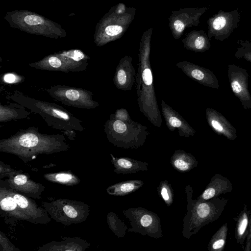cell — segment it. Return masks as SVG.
<instances>
[{
  "label": "cell",
  "mask_w": 251,
  "mask_h": 251,
  "mask_svg": "<svg viewBox=\"0 0 251 251\" xmlns=\"http://www.w3.org/2000/svg\"><path fill=\"white\" fill-rule=\"evenodd\" d=\"M70 146L63 135H48L30 127L22 129L8 138L0 140V151L16 155L25 164L41 154L67 151Z\"/></svg>",
  "instance_id": "cell-1"
},
{
  "label": "cell",
  "mask_w": 251,
  "mask_h": 251,
  "mask_svg": "<svg viewBox=\"0 0 251 251\" xmlns=\"http://www.w3.org/2000/svg\"><path fill=\"white\" fill-rule=\"evenodd\" d=\"M150 28L142 35L139 43L136 85L140 111L154 126L160 128L162 123L157 101L150 61L151 36Z\"/></svg>",
  "instance_id": "cell-2"
},
{
  "label": "cell",
  "mask_w": 251,
  "mask_h": 251,
  "mask_svg": "<svg viewBox=\"0 0 251 251\" xmlns=\"http://www.w3.org/2000/svg\"><path fill=\"white\" fill-rule=\"evenodd\" d=\"M186 212L183 220L182 235L189 239L204 226L217 220L224 211L228 200L214 198L206 201L193 199L192 187H185Z\"/></svg>",
  "instance_id": "cell-3"
},
{
  "label": "cell",
  "mask_w": 251,
  "mask_h": 251,
  "mask_svg": "<svg viewBox=\"0 0 251 251\" xmlns=\"http://www.w3.org/2000/svg\"><path fill=\"white\" fill-rule=\"evenodd\" d=\"M11 98L17 103L39 114L52 128L70 134H75V131H82L84 129L82 122L60 105L35 100L17 91Z\"/></svg>",
  "instance_id": "cell-4"
},
{
  "label": "cell",
  "mask_w": 251,
  "mask_h": 251,
  "mask_svg": "<svg viewBox=\"0 0 251 251\" xmlns=\"http://www.w3.org/2000/svg\"><path fill=\"white\" fill-rule=\"evenodd\" d=\"M136 9L119 3L106 13L97 24L94 43L98 47L120 39L133 20Z\"/></svg>",
  "instance_id": "cell-5"
},
{
  "label": "cell",
  "mask_w": 251,
  "mask_h": 251,
  "mask_svg": "<svg viewBox=\"0 0 251 251\" xmlns=\"http://www.w3.org/2000/svg\"><path fill=\"white\" fill-rule=\"evenodd\" d=\"M148 127L133 121H125L110 118L104 125L106 137L111 144L124 149H137L144 145L150 134Z\"/></svg>",
  "instance_id": "cell-6"
},
{
  "label": "cell",
  "mask_w": 251,
  "mask_h": 251,
  "mask_svg": "<svg viewBox=\"0 0 251 251\" xmlns=\"http://www.w3.org/2000/svg\"><path fill=\"white\" fill-rule=\"evenodd\" d=\"M9 25L26 33L58 39L67 36V33L58 24L28 10L7 12L4 17Z\"/></svg>",
  "instance_id": "cell-7"
},
{
  "label": "cell",
  "mask_w": 251,
  "mask_h": 251,
  "mask_svg": "<svg viewBox=\"0 0 251 251\" xmlns=\"http://www.w3.org/2000/svg\"><path fill=\"white\" fill-rule=\"evenodd\" d=\"M89 58L82 51L72 49L50 54L38 61L29 63L28 65L40 70L78 72L87 69Z\"/></svg>",
  "instance_id": "cell-8"
},
{
  "label": "cell",
  "mask_w": 251,
  "mask_h": 251,
  "mask_svg": "<svg viewBox=\"0 0 251 251\" xmlns=\"http://www.w3.org/2000/svg\"><path fill=\"white\" fill-rule=\"evenodd\" d=\"M42 205L51 219L65 226L82 223L89 215V206L75 200L59 199Z\"/></svg>",
  "instance_id": "cell-9"
},
{
  "label": "cell",
  "mask_w": 251,
  "mask_h": 251,
  "mask_svg": "<svg viewBox=\"0 0 251 251\" xmlns=\"http://www.w3.org/2000/svg\"><path fill=\"white\" fill-rule=\"evenodd\" d=\"M123 214L128 219L131 226L127 232L139 233L155 239L162 237L160 219L155 213L137 207L124 210Z\"/></svg>",
  "instance_id": "cell-10"
},
{
  "label": "cell",
  "mask_w": 251,
  "mask_h": 251,
  "mask_svg": "<svg viewBox=\"0 0 251 251\" xmlns=\"http://www.w3.org/2000/svg\"><path fill=\"white\" fill-rule=\"evenodd\" d=\"M51 97L69 106L84 109H94L99 104L92 98L89 91L65 85H56L47 89Z\"/></svg>",
  "instance_id": "cell-11"
},
{
  "label": "cell",
  "mask_w": 251,
  "mask_h": 251,
  "mask_svg": "<svg viewBox=\"0 0 251 251\" xmlns=\"http://www.w3.org/2000/svg\"><path fill=\"white\" fill-rule=\"evenodd\" d=\"M241 12L237 8L231 11L220 10L207 20L208 37L222 42L228 38L239 25Z\"/></svg>",
  "instance_id": "cell-12"
},
{
  "label": "cell",
  "mask_w": 251,
  "mask_h": 251,
  "mask_svg": "<svg viewBox=\"0 0 251 251\" xmlns=\"http://www.w3.org/2000/svg\"><path fill=\"white\" fill-rule=\"evenodd\" d=\"M208 8L189 7L173 11L169 18V26L174 38L176 40L180 38L187 27L198 26L200 17Z\"/></svg>",
  "instance_id": "cell-13"
},
{
  "label": "cell",
  "mask_w": 251,
  "mask_h": 251,
  "mask_svg": "<svg viewBox=\"0 0 251 251\" xmlns=\"http://www.w3.org/2000/svg\"><path fill=\"white\" fill-rule=\"evenodd\" d=\"M227 76L231 89L241 101L243 108L251 109V95L249 91L247 70L233 64H229Z\"/></svg>",
  "instance_id": "cell-14"
},
{
  "label": "cell",
  "mask_w": 251,
  "mask_h": 251,
  "mask_svg": "<svg viewBox=\"0 0 251 251\" xmlns=\"http://www.w3.org/2000/svg\"><path fill=\"white\" fill-rule=\"evenodd\" d=\"M0 185L28 197L36 199H41V195L45 188L43 184L34 181L27 175L20 173V171L8 177L3 181V184L0 183Z\"/></svg>",
  "instance_id": "cell-15"
},
{
  "label": "cell",
  "mask_w": 251,
  "mask_h": 251,
  "mask_svg": "<svg viewBox=\"0 0 251 251\" xmlns=\"http://www.w3.org/2000/svg\"><path fill=\"white\" fill-rule=\"evenodd\" d=\"M7 188L16 203L29 218L30 223L34 224H47L51 221V219L46 210L39 207L35 201Z\"/></svg>",
  "instance_id": "cell-16"
},
{
  "label": "cell",
  "mask_w": 251,
  "mask_h": 251,
  "mask_svg": "<svg viewBox=\"0 0 251 251\" xmlns=\"http://www.w3.org/2000/svg\"><path fill=\"white\" fill-rule=\"evenodd\" d=\"M176 66L190 78L203 86L215 89L220 87L216 76L208 69L187 61L178 62Z\"/></svg>",
  "instance_id": "cell-17"
},
{
  "label": "cell",
  "mask_w": 251,
  "mask_h": 251,
  "mask_svg": "<svg viewBox=\"0 0 251 251\" xmlns=\"http://www.w3.org/2000/svg\"><path fill=\"white\" fill-rule=\"evenodd\" d=\"M135 69L132 64V57L126 55L117 65L113 77L116 87L123 91H129L136 82Z\"/></svg>",
  "instance_id": "cell-18"
},
{
  "label": "cell",
  "mask_w": 251,
  "mask_h": 251,
  "mask_svg": "<svg viewBox=\"0 0 251 251\" xmlns=\"http://www.w3.org/2000/svg\"><path fill=\"white\" fill-rule=\"evenodd\" d=\"M1 216L11 224L18 221H29V219L15 201L8 189L2 185L0 187Z\"/></svg>",
  "instance_id": "cell-19"
},
{
  "label": "cell",
  "mask_w": 251,
  "mask_h": 251,
  "mask_svg": "<svg viewBox=\"0 0 251 251\" xmlns=\"http://www.w3.org/2000/svg\"><path fill=\"white\" fill-rule=\"evenodd\" d=\"M161 106L166 126L171 131H174L177 128L181 137L189 138L195 134V129L185 119L164 100H161Z\"/></svg>",
  "instance_id": "cell-20"
},
{
  "label": "cell",
  "mask_w": 251,
  "mask_h": 251,
  "mask_svg": "<svg viewBox=\"0 0 251 251\" xmlns=\"http://www.w3.org/2000/svg\"><path fill=\"white\" fill-rule=\"evenodd\" d=\"M205 115L209 126L216 134L229 140L237 138L236 128L221 113L208 107L205 110Z\"/></svg>",
  "instance_id": "cell-21"
},
{
  "label": "cell",
  "mask_w": 251,
  "mask_h": 251,
  "mask_svg": "<svg viewBox=\"0 0 251 251\" xmlns=\"http://www.w3.org/2000/svg\"><path fill=\"white\" fill-rule=\"evenodd\" d=\"M232 188V184L228 179L221 174H216L197 199L199 201L208 200L218 197L221 194L229 193Z\"/></svg>",
  "instance_id": "cell-22"
},
{
  "label": "cell",
  "mask_w": 251,
  "mask_h": 251,
  "mask_svg": "<svg viewBox=\"0 0 251 251\" xmlns=\"http://www.w3.org/2000/svg\"><path fill=\"white\" fill-rule=\"evenodd\" d=\"M111 163L114 167L113 172L116 174H127L136 173L148 170L149 163L135 160L128 157H115L110 154Z\"/></svg>",
  "instance_id": "cell-23"
},
{
  "label": "cell",
  "mask_w": 251,
  "mask_h": 251,
  "mask_svg": "<svg viewBox=\"0 0 251 251\" xmlns=\"http://www.w3.org/2000/svg\"><path fill=\"white\" fill-rule=\"evenodd\" d=\"M210 40L203 30H193L185 35L182 42L186 49L196 52H203L210 49Z\"/></svg>",
  "instance_id": "cell-24"
},
{
  "label": "cell",
  "mask_w": 251,
  "mask_h": 251,
  "mask_svg": "<svg viewBox=\"0 0 251 251\" xmlns=\"http://www.w3.org/2000/svg\"><path fill=\"white\" fill-rule=\"evenodd\" d=\"M90 244L79 238H70L59 242H51L44 245L38 251H83Z\"/></svg>",
  "instance_id": "cell-25"
},
{
  "label": "cell",
  "mask_w": 251,
  "mask_h": 251,
  "mask_svg": "<svg viewBox=\"0 0 251 251\" xmlns=\"http://www.w3.org/2000/svg\"><path fill=\"white\" fill-rule=\"evenodd\" d=\"M170 163L176 170L185 173L197 167L198 161L191 153L182 150H177L172 155Z\"/></svg>",
  "instance_id": "cell-26"
},
{
  "label": "cell",
  "mask_w": 251,
  "mask_h": 251,
  "mask_svg": "<svg viewBox=\"0 0 251 251\" xmlns=\"http://www.w3.org/2000/svg\"><path fill=\"white\" fill-rule=\"evenodd\" d=\"M144 184V182L140 179L125 180L109 186L106 192L112 196H124L135 192Z\"/></svg>",
  "instance_id": "cell-27"
},
{
  "label": "cell",
  "mask_w": 251,
  "mask_h": 251,
  "mask_svg": "<svg viewBox=\"0 0 251 251\" xmlns=\"http://www.w3.org/2000/svg\"><path fill=\"white\" fill-rule=\"evenodd\" d=\"M250 212L247 205H244L243 209L236 218L235 237L236 242L241 246L243 245L248 236Z\"/></svg>",
  "instance_id": "cell-28"
},
{
  "label": "cell",
  "mask_w": 251,
  "mask_h": 251,
  "mask_svg": "<svg viewBox=\"0 0 251 251\" xmlns=\"http://www.w3.org/2000/svg\"><path fill=\"white\" fill-rule=\"evenodd\" d=\"M30 113L25 111V107L21 105L12 103L9 106H0V121L7 122L26 117Z\"/></svg>",
  "instance_id": "cell-29"
},
{
  "label": "cell",
  "mask_w": 251,
  "mask_h": 251,
  "mask_svg": "<svg viewBox=\"0 0 251 251\" xmlns=\"http://www.w3.org/2000/svg\"><path fill=\"white\" fill-rule=\"evenodd\" d=\"M228 232L227 223L223 225L210 239L207 249L209 251H222L225 247Z\"/></svg>",
  "instance_id": "cell-30"
},
{
  "label": "cell",
  "mask_w": 251,
  "mask_h": 251,
  "mask_svg": "<svg viewBox=\"0 0 251 251\" xmlns=\"http://www.w3.org/2000/svg\"><path fill=\"white\" fill-rule=\"evenodd\" d=\"M44 177L49 181L68 186L76 185L80 182L77 176L68 172L46 174L44 175Z\"/></svg>",
  "instance_id": "cell-31"
},
{
  "label": "cell",
  "mask_w": 251,
  "mask_h": 251,
  "mask_svg": "<svg viewBox=\"0 0 251 251\" xmlns=\"http://www.w3.org/2000/svg\"><path fill=\"white\" fill-rule=\"evenodd\" d=\"M106 217L107 224L111 230L118 237H124L128 229L124 221L112 211L109 212Z\"/></svg>",
  "instance_id": "cell-32"
},
{
  "label": "cell",
  "mask_w": 251,
  "mask_h": 251,
  "mask_svg": "<svg viewBox=\"0 0 251 251\" xmlns=\"http://www.w3.org/2000/svg\"><path fill=\"white\" fill-rule=\"evenodd\" d=\"M159 196L163 200L167 206H170L173 203L174 194L173 189L167 180H164L157 187Z\"/></svg>",
  "instance_id": "cell-33"
},
{
  "label": "cell",
  "mask_w": 251,
  "mask_h": 251,
  "mask_svg": "<svg viewBox=\"0 0 251 251\" xmlns=\"http://www.w3.org/2000/svg\"><path fill=\"white\" fill-rule=\"evenodd\" d=\"M239 45L234 53L236 58H243L251 62V40H239L237 42Z\"/></svg>",
  "instance_id": "cell-34"
},
{
  "label": "cell",
  "mask_w": 251,
  "mask_h": 251,
  "mask_svg": "<svg viewBox=\"0 0 251 251\" xmlns=\"http://www.w3.org/2000/svg\"><path fill=\"white\" fill-rule=\"evenodd\" d=\"M110 115L116 119L125 121H127L131 119L127 110L123 108L118 109L114 113Z\"/></svg>",
  "instance_id": "cell-35"
},
{
  "label": "cell",
  "mask_w": 251,
  "mask_h": 251,
  "mask_svg": "<svg viewBox=\"0 0 251 251\" xmlns=\"http://www.w3.org/2000/svg\"><path fill=\"white\" fill-rule=\"evenodd\" d=\"M0 246L1 249L2 248V250L4 251H16L19 250L11 244L8 239L5 237L4 235L2 234L0 232Z\"/></svg>",
  "instance_id": "cell-36"
},
{
  "label": "cell",
  "mask_w": 251,
  "mask_h": 251,
  "mask_svg": "<svg viewBox=\"0 0 251 251\" xmlns=\"http://www.w3.org/2000/svg\"><path fill=\"white\" fill-rule=\"evenodd\" d=\"M0 178L7 176H10L15 174L17 171L12 169L9 166L3 164L0 161Z\"/></svg>",
  "instance_id": "cell-37"
},
{
  "label": "cell",
  "mask_w": 251,
  "mask_h": 251,
  "mask_svg": "<svg viewBox=\"0 0 251 251\" xmlns=\"http://www.w3.org/2000/svg\"><path fill=\"white\" fill-rule=\"evenodd\" d=\"M3 81L8 83H15L19 82L21 80L20 76L12 73H8L3 76Z\"/></svg>",
  "instance_id": "cell-38"
},
{
  "label": "cell",
  "mask_w": 251,
  "mask_h": 251,
  "mask_svg": "<svg viewBox=\"0 0 251 251\" xmlns=\"http://www.w3.org/2000/svg\"><path fill=\"white\" fill-rule=\"evenodd\" d=\"M244 251H251V212L250 214L249 232Z\"/></svg>",
  "instance_id": "cell-39"
}]
</instances>
